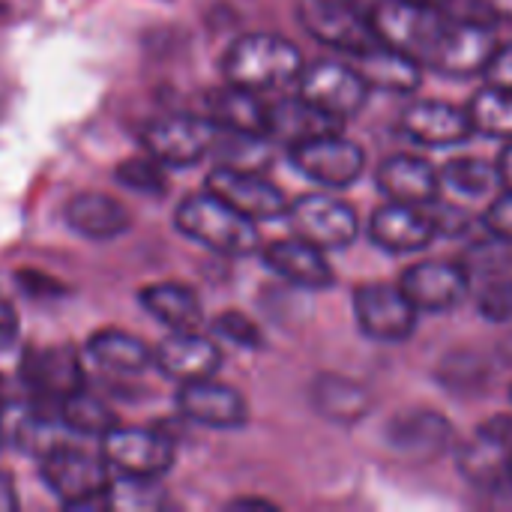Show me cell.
<instances>
[{
	"mask_svg": "<svg viewBox=\"0 0 512 512\" xmlns=\"http://www.w3.org/2000/svg\"><path fill=\"white\" fill-rule=\"evenodd\" d=\"M303 66L300 48L279 33H246L234 39L222 57L225 81L255 93L297 84Z\"/></svg>",
	"mask_w": 512,
	"mask_h": 512,
	"instance_id": "6da1fadb",
	"label": "cell"
},
{
	"mask_svg": "<svg viewBox=\"0 0 512 512\" xmlns=\"http://www.w3.org/2000/svg\"><path fill=\"white\" fill-rule=\"evenodd\" d=\"M174 225L183 237L207 246L210 252L243 258L261 246L258 222L225 204L210 189L186 195L174 210Z\"/></svg>",
	"mask_w": 512,
	"mask_h": 512,
	"instance_id": "7a4b0ae2",
	"label": "cell"
},
{
	"mask_svg": "<svg viewBox=\"0 0 512 512\" xmlns=\"http://www.w3.org/2000/svg\"><path fill=\"white\" fill-rule=\"evenodd\" d=\"M39 474L63 507L108 504L111 468L102 456H93L72 444H54L39 456Z\"/></svg>",
	"mask_w": 512,
	"mask_h": 512,
	"instance_id": "3957f363",
	"label": "cell"
},
{
	"mask_svg": "<svg viewBox=\"0 0 512 512\" xmlns=\"http://www.w3.org/2000/svg\"><path fill=\"white\" fill-rule=\"evenodd\" d=\"M450 12L432 0H378L372 6V24L384 45L399 48L426 66L435 42L441 39Z\"/></svg>",
	"mask_w": 512,
	"mask_h": 512,
	"instance_id": "277c9868",
	"label": "cell"
},
{
	"mask_svg": "<svg viewBox=\"0 0 512 512\" xmlns=\"http://www.w3.org/2000/svg\"><path fill=\"white\" fill-rule=\"evenodd\" d=\"M102 459L120 480L156 483L177 459V444L162 429L147 426H114L102 435Z\"/></svg>",
	"mask_w": 512,
	"mask_h": 512,
	"instance_id": "5b68a950",
	"label": "cell"
},
{
	"mask_svg": "<svg viewBox=\"0 0 512 512\" xmlns=\"http://www.w3.org/2000/svg\"><path fill=\"white\" fill-rule=\"evenodd\" d=\"M297 18L312 39L348 57L381 42L372 24V6L360 0H300Z\"/></svg>",
	"mask_w": 512,
	"mask_h": 512,
	"instance_id": "8992f818",
	"label": "cell"
},
{
	"mask_svg": "<svg viewBox=\"0 0 512 512\" xmlns=\"http://www.w3.org/2000/svg\"><path fill=\"white\" fill-rule=\"evenodd\" d=\"M219 126L204 114H162L138 129V141L147 156L165 168H189L213 153Z\"/></svg>",
	"mask_w": 512,
	"mask_h": 512,
	"instance_id": "52a82bcc",
	"label": "cell"
},
{
	"mask_svg": "<svg viewBox=\"0 0 512 512\" xmlns=\"http://www.w3.org/2000/svg\"><path fill=\"white\" fill-rule=\"evenodd\" d=\"M369 84L354 63L342 60H318L303 66L297 78V96H303L312 108L324 111L333 120H348L363 111L369 99Z\"/></svg>",
	"mask_w": 512,
	"mask_h": 512,
	"instance_id": "ba28073f",
	"label": "cell"
},
{
	"mask_svg": "<svg viewBox=\"0 0 512 512\" xmlns=\"http://www.w3.org/2000/svg\"><path fill=\"white\" fill-rule=\"evenodd\" d=\"M291 165L312 183H321L327 189H345L354 186L366 171V153L357 141L345 138L339 132H324L306 141H297L288 147Z\"/></svg>",
	"mask_w": 512,
	"mask_h": 512,
	"instance_id": "9c48e42d",
	"label": "cell"
},
{
	"mask_svg": "<svg viewBox=\"0 0 512 512\" xmlns=\"http://www.w3.org/2000/svg\"><path fill=\"white\" fill-rule=\"evenodd\" d=\"M354 318L363 336L384 345H399L414 336L420 312L405 297L399 282H366L354 291Z\"/></svg>",
	"mask_w": 512,
	"mask_h": 512,
	"instance_id": "30bf717a",
	"label": "cell"
},
{
	"mask_svg": "<svg viewBox=\"0 0 512 512\" xmlns=\"http://www.w3.org/2000/svg\"><path fill=\"white\" fill-rule=\"evenodd\" d=\"M498 48V36L489 21L450 15L441 39L435 42L426 66L447 78H471L483 75L492 54Z\"/></svg>",
	"mask_w": 512,
	"mask_h": 512,
	"instance_id": "8fae6325",
	"label": "cell"
},
{
	"mask_svg": "<svg viewBox=\"0 0 512 512\" xmlns=\"http://www.w3.org/2000/svg\"><path fill=\"white\" fill-rule=\"evenodd\" d=\"M288 216L294 222L297 237L315 243L324 252H330V249H348L357 240V234H360V216H357V210L348 201L333 198L327 192L300 195L297 201H291Z\"/></svg>",
	"mask_w": 512,
	"mask_h": 512,
	"instance_id": "7c38bea8",
	"label": "cell"
},
{
	"mask_svg": "<svg viewBox=\"0 0 512 512\" xmlns=\"http://www.w3.org/2000/svg\"><path fill=\"white\" fill-rule=\"evenodd\" d=\"M204 189H210L225 204H231L234 210H240L243 216L255 222L288 216V207H291L285 192L273 180H267L264 171H240V168L216 165L207 174Z\"/></svg>",
	"mask_w": 512,
	"mask_h": 512,
	"instance_id": "4fadbf2b",
	"label": "cell"
},
{
	"mask_svg": "<svg viewBox=\"0 0 512 512\" xmlns=\"http://www.w3.org/2000/svg\"><path fill=\"white\" fill-rule=\"evenodd\" d=\"M405 297L417 306V312H450L471 291V273L456 261H417L399 279Z\"/></svg>",
	"mask_w": 512,
	"mask_h": 512,
	"instance_id": "5bb4252c",
	"label": "cell"
},
{
	"mask_svg": "<svg viewBox=\"0 0 512 512\" xmlns=\"http://www.w3.org/2000/svg\"><path fill=\"white\" fill-rule=\"evenodd\" d=\"M399 132L420 147L444 150V147L465 144L474 135V123L468 108H459L453 102L423 99L399 114Z\"/></svg>",
	"mask_w": 512,
	"mask_h": 512,
	"instance_id": "9a60e30c",
	"label": "cell"
},
{
	"mask_svg": "<svg viewBox=\"0 0 512 512\" xmlns=\"http://www.w3.org/2000/svg\"><path fill=\"white\" fill-rule=\"evenodd\" d=\"M24 390L45 405H60L66 396L84 387V369L69 345H54L45 351H27L21 363Z\"/></svg>",
	"mask_w": 512,
	"mask_h": 512,
	"instance_id": "2e32d148",
	"label": "cell"
},
{
	"mask_svg": "<svg viewBox=\"0 0 512 512\" xmlns=\"http://www.w3.org/2000/svg\"><path fill=\"white\" fill-rule=\"evenodd\" d=\"M177 408L189 423H198L204 429H243L249 423V405L246 399L213 378L180 384Z\"/></svg>",
	"mask_w": 512,
	"mask_h": 512,
	"instance_id": "e0dca14e",
	"label": "cell"
},
{
	"mask_svg": "<svg viewBox=\"0 0 512 512\" xmlns=\"http://www.w3.org/2000/svg\"><path fill=\"white\" fill-rule=\"evenodd\" d=\"M438 237V225L423 207L390 201L381 204L369 219V240L390 255H411L426 249Z\"/></svg>",
	"mask_w": 512,
	"mask_h": 512,
	"instance_id": "ac0fdd59",
	"label": "cell"
},
{
	"mask_svg": "<svg viewBox=\"0 0 512 512\" xmlns=\"http://www.w3.org/2000/svg\"><path fill=\"white\" fill-rule=\"evenodd\" d=\"M153 366L165 378L189 384L213 378L222 366V351L213 339L201 336L198 330H171V336L153 348Z\"/></svg>",
	"mask_w": 512,
	"mask_h": 512,
	"instance_id": "d6986e66",
	"label": "cell"
},
{
	"mask_svg": "<svg viewBox=\"0 0 512 512\" xmlns=\"http://www.w3.org/2000/svg\"><path fill=\"white\" fill-rule=\"evenodd\" d=\"M378 189L390 201L429 207L441 198V168L417 153H393L375 171Z\"/></svg>",
	"mask_w": 512,
	"mask_h": 512,
	"instance_id": "ffe728a7",
	"label": "cell"
},
{
	"mask_svg": "<svg viewBox=\"0 0 512 512\" xmlns=\"http://www.w3.org/2000/svg\"><path fill=\"white\" fill-rule=\"evenodd\" d=\"M264 264L276 276H282L285 282H291L297 288L321 291L336 282V273H333L324 249H318L315 243H309L297 234L285 237V240H273L264 249Z\"/></svg>",
	"mask_w": 512,
	"mask_h": 512,
	"instance_id": "44dd1931",
	"label": "cell"
},
{
	"mask_svg": "<svg viewBox=\"0 0 512 512\" xmlns=\"http://www.w3.org/2000/svg\"><path fill=\"white\" fill-rule=\"evenodd\" d=\"M512 456V420L495 417L492 423L480 426L477 435L462 450V474L480 486H495L510 480Z\"/></svg>",
	"mask_w": 512,
	"mask_h": 512,
	"instance_id": "7402d4cb",
	"label": "cell"
},
{
	"mask_svg": "<svg viewBox=\"0 0 512 512\" xmlns=\"http://www.w3.org/2000/svg\"><path fill=\"white\" fill-rule=\"evenodd\" d=\"M351 63L360 69L366 84L372 90L384 93H414L423 84V63L414 60L411 54L390 48L384 42L366 48L363 54L351 57Z\"/></svg>",
	"mask_w": 512,
	"mask_h": 512,
	"instance_id": "603a6c76",
	"label": "cell"
},
{
	"mask_svg": "<svg viewBox=\"0 0 512 512\" xmlns=\"http://www.w3.org/2000/svg\"><path fill=\"white\" fill-rule=\"evenodd\" d=\"M207 117L219 129L231 132H249V135H267L270 123V102L261 99V93L237 87V84H222L207 93Z\"/></svg>",
	"mask_w": 512,
	"mask_h": 512,
	"instance_id": "cb8c5ba5",
	"label": "cell"
},
{
	"mask_svg": "<svg viewBox=\"0 0 512 512\" xmlns=\"http://www.w3.org/2000/svg\"><path fill=\"white\" fill-rule=\"evenodd\" d=\"M66 225L84 240H114L129 231V210L105 192H78L66 201Z\"/></svg>",
	"mask_w": 512,
	"mask_h": 512,
	"instance_id": "d4e9b609",
	"label": "cell"
},
{
	"mask_svg": "<svg viewBox=\"0 0 512 512\" xmlns=\"http://www.w3.org/2000/svg\"><path fill=\"white\" fill-rule=\"evenodd\" d=\"M309 399H312V408L324 420L339 423V426L360 423L372 408V396L363 384H357L354 378H345V375H333V372L318 375L312 381Z\"/></svg>",
	"mask_w": 512,
	"mask_h": 512,
	"instance_id": "484cf974",
	"label": "cell"
},
{
	"mask_svg": "<svg viewBox=\"0 0 512 512\" xmlns=\"http://www.w3.org/2000/svg\"><path fill=\"white\" fill-rule=\"evenodd\" d=\"M138 303L168 330H198L204 321L198 294L183 282H153L138 291Z\"/></svg>",
	"mask_w": 512,
	"mask_h": 512,
	"instance_id": "4316f807",
	"label": "cell"
},
{
	"mask_svg": "<svg viewBox=\"0 0 512 512\" xmlns=\"http://www.w3.org/2000/svg\"><path fill=\"white\" fill-rule=\"evenodd\" d=\"M87 354L111 375H141L153 366V348L126 330H96L87 339Z\"/></svg>",
	"mask_w": 512,
	"mask_h": 512,
	"instance_id": "83f0119b",
	"label": "cell"
},
{
	"mask_svg": "<svg viewBox=\"0 0 512 512\" xmlns=\"http://www.w3.org/2000/svg\"><path fill=\"white\" fill-rule=\"evenodd\" d=\"M339 129H342V120H333L324 111L312 108L303 96L282 99V102L270 105V123H267L270 141L276 138L291 147L297 141H306V138H315L324 132H339Z\"/></svg>",
	"mask_w": 512,
	"mask_h": 512,
	"instance_id": "f1b7e54d",
	"label": "cell"
},
{
	"mask_svg": "<svg viewBox=\"0 0 512 512\" xmlns=\"http://www.w3.org/2000/svg\"><path fill=\"white\" fill-rule=\"evenodd\" d=\"M387 435L390 444L408 456H435L453 441V426L435 411H414L390 423Z\"/></svg>",
	"mask_w": 512,
	"mask_h": 512,
	"instance_id": "f546056e",
	"label": "cell"
},
{
	"mask_svg": "<svg viewBox=\"0 0 512 512\" xmlns=\"http://www.w3.org/2000/svg\"><path fill=\"white\" fill-rule=\"evenodd\" d=\"M501 186L495 162L477 156H456L441 168V195L453 201H483Z\"/></svg>",
	"mask_w": 512,
	"mask_h": 512,
	"instance_id": "4dcf8cb0",
	"label": "cell"
},
{
	"mask_svg": "<svg viewBox=\"0 0 512 512\" xmlns=\"http://www.w3.org/2000/svg\"><path fill=\"white\" fill-rule=\"evenodd\" d=\"M57 417L69 435H84V438H102L117 426L114 411L99 396L87 393V387L66 396L57 405Z\"/></svg>",
	"mask_w": 512,
	"mask_h": 512,
	"instance_id": "1f68e13d",
	"label": "cell"
},
{
	"mask_svg": "<svg viewBox=\"0 0 512 512\" xmlns=\"http://www.w3.org/2000/svg\"><path fill=\"white\" fill-rule=\"evenodd\" d=\"M465 108L471 114L474 132L498 141H512V90L486 84Z\"/></svg>",
	"mask_w": 512,
	"mask_h": 512,
	"instance_id": "d6a6232c",
	"label": "cell"
},
{
	"mask_svg": "<svg viewBox=\"0 0 512 512\" xmlns=\"http://www.w3.org/2000/svg\"><path fill=\"white\" fill-rule=\"evenodd\" d=\"M213 153L219 156V165L240 168V171H267L273 162L270 138L249 135V132H231V129H219Z\"/></svg>",
	"mask_w": 512,
	"mask_h": 512,
	"instance_id": "836d02e7",
	"label": "cell"
},
{
	"mask_svg": "<svg viewBox=\"0 0 512 512\" xmlns=\"http://www.w3.org/2000/svg\"><path fill=\"white\" fill-rule=\"evenodd\" d=\"M114 177L132 189V192H141V195H165L168 192V180H165V165L156 162L153 156H132V159H123L114 171Z\"/></svg>",
	"mask_w": 512,
	"mask_h": 512,
	"instance_id": "e575fe53",
	"label": "cell"
},
{
	"mask_svg": "<svg viewBox=\"0 0 512 512\" xmlns=\"http://www.w3.org/2000/svg\"><path fill=\"white\" fill-rule=\"evenodd\" d=\"M213 333L243 351H258L264 348V333L258 330L255 321H249L246 315L240 312H222L213 318Z\"/></svg>",
	"mask_w": 512,
	"mask_h": 512,
	"instance_id": "d590c367",
	"label": "cell"
},
{
	"mask_svg": "<svg viewBox=\"0 0 512 512\" xmlns=\"http://www.w3.org/2000/svg\"><path fill=\"white\" fill-rule=\"evenodd\" d=\"M492 237V234H489ZM512 243H504L498 237H492L486 246H474L468 252V261H462L468 267V273H492V276H504V270L512 264Z\"/></svg>",
	"mask_w": 512,
	"mask_h": 512,
	"instance_id": "8d00e7d4",
	"label": "cell"
},
{
	"mask_svg": "<svg viewBox=\"0 0 512 512\" xmlns=\"http://www.w3.org/2000/svg\"><path fill=\"white\" fill-rule=\"evenodd\" d=\"M480 312L495 321V324H504L512 321V276H498L495 282H489L480 294Z\"/></svg>",
	"mask_w": 512,
	"mask_h": 512,
	"instance_id": "74e56055",
	"label": "cell"
},
{
	"mask_svg": "<svg viewBox=\"0 0 512 512\" xmlns=\"http://www.w3.org/2000/svg\"><path fill=\"white\" fill-rule=\"evenodd\" d=\"M483 225L492 237L512 243V192L504 189L495 201H489L486 213H483Z\"/></svg>",
	"mask_w": 512,
	"mask_h": 512,
	"instance_id": "f35d334b",
	"label": "cell"
},
{
	"mask_svg": "<svg viewBox=\"0 0 512 512\" xmlns=\"http://www.w3.org/2000/svg\"><path fill=\"white\" fill-rule=\"evenodd\" d=\"M15 285L27 297H33V300H57V297L66 294V285L63 282H57V279H51L45 273H36V270H18Z\"/></svg>",
	"mask_w": 512,
	"mask_h": 512,
	"instance_id": "ab89813d",
	"label": "cell"
},
{
	"mask_svg": "<svg viewBox=\"0 0 512 512\" xmlns=\"http://www.w3.org/2000/svg\"><path fill=\"white\" fill-rule=\"evenodd\" d=\"M486 84L492 87H501V90H512V42H498L486 72H483Z\"/></svg>",
	"mask_w": 512,
	"mask_h": 512,
	"instance_id": "60d3db41",
	"label": "cell"
},
{
	"mask_svg": "<svg viewBox=\"0 0 512 512\" xmlns=\"http://www.w3.org/2000/svg\"><path fill=\"white\" fill-rule=\"evenodd\" d=\"M15 339H18V315L6 300H0V351L12 348Z\"/></svg>",
	"mask_w": 512,
	"mask_h": 512,
	"instance_id": "b9f144b4",
	"label": "cell"
},
{
	"mask_svg": "<svg viewBox=\"0 0 512 512\" xmlns=\"http://www.w3.org/2000/svg\"><path fill=\"white\" fill-rule=\"evenodd\" d=\"M18 510V495H15V483L6 471H0V512Z\"/></svg>",
	"mask_w": 512,
	"mask_h": 512,
	"instance_id": "7bdbcfd3",
	"label": "cell"
},
{
	"mask_svg": "<svg viewBox=\"0 0 512 512\" xmlns=\"http://www.w3.org/2000/svg\"><path fill=\"white\" fill-rule=\"evenodd\" d=\"M495 168H498V180H501V189H510V192H512V141H507V147L501 150V156H498Z\"/></svg>",
	"mask_w": 512,
	"mask_h": 512,
	"instance_id": "ee69618b",
	"label": "cell"
},
{
	"mask_svg": "<svg viewBox=\"0 0 512 512\" xmlns=\"http://www.w3.org/2000/svg\"><path fill=\"white\" fill-rule=\"evenodd\" d=\"M228 510H267V512H276V504H270V501H261V498H237V501H231V504H228Z\"/></svg>",
	"mask_w": 512,
	"mask_h": 512,
	"instance_id": "f6af8a7d",
	"label": "cell"
},
{
	"mask_svg": "<svg viewBox=\"0 0 512 512\" xmlns=\"http://www.w3.org/2000/svg\"><path fill=\"white\" fill-rule=\"evenodd\" d=\"M492 21H512V0H486Z\"/></svg>",
	"mask_w": 512,
	"mask_h": 512,
	"instance_id": "bcb514c9",
	"label": "cell"
},
{
	"mask_svg": "<svg viewBox=\"0 0 512 512\" xmlns=\"http://www.w3.org/2000/svg\"><path fill=\"white\" fill-rule=\"evenodd\" d=\"M6 444V420H3V405H0V447Z\"/></svg>",
	"mask_w": 512,
	"mask_h": 512,
	"instance_id": "7dc6e473",
	"label": "cell"
},
{
	"mask_svg": "<svg viewBox=\"0 0 512 512\" xmlns=\"http://www.w3.org/2000/svg\"><path fill=\"white\" fill-rule=\"evenodd\" d=\"M510 483H512V456H510Z\"/></svg>",
	"mask_w": 512,
	"mask_h": 512,
	"instance_id": "c3c4849f",
	"label": "cell"
},
{
	"mask_svg": "<svg viewBox=\"0 0 512 512\" xmlns=\"http://www.w3.org/2000/svg\"><path fill=\"white\" fill-rule=\"evenodd\" d=\"M432 3H441V6H444V0H432Z\"/></svg>",
	"mask_w": 512,
	"mask_h": 512,
	"instance_id": "681fc988",
	"label": "cell"
},
{
	"mask_svg": "<svg viewBox=\"0 0 512 512\" xmlns=\"http://www.w3.org/2000/svg\"><path fill=\"white\" fill-rule=\"evenodd\" d=\"M510 396H512V390H510Z\"/></svg>",
	"mask_w": 512,
	"mask_h": 512,
	"instance_id": "f907efd6",
	"label": "cell"
}]
</instances>
